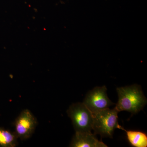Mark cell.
Returning a JSON list of instances; mask_svg holds the SVG:
<instances>
[{
    "label": "cell",
    "instance_id": "cell-7",
    "mask_svg": "<svg viewBox=\"0 0 147 147\" xmlns=\"http://www.w3.org/2000/svg\"><path fill=\"white\" fill-rule=\"evenodd\" d=\"M122 129L126 132L127 139L131 146L136 147L147 146V136L146 133L140 131H127L123 128Z\"/></svg>",
    "mask_w": 147,
    "mask_h": 147
},
{
    "label": "cell",
    "instance_id": "cell-3",
    "mask_svg": "<svg viewBox=\"0 0 147 147\" xmlns=\"http://www.w3.org/2000/svg\"><path fill=\"white\" fill-rule=\"evenodd\" d=\"M76 132H91L93 114L84 103L77 102L69 106L67 111Z\"/></svg>",
    "mask_w": 147,
    "mask_h": 147
},
{
    "label": "cell",
    "instance_id": "cell-5",
    "mask_svg": "<svg viewBox=\"0 0 147 147\" xmlns=\"http://www.w3.org/2000/svg\"><path fill=\"white\" fill-rule=\"evenodd\" d=\"M83 103L92 113L109 108L115 104L108 98L105 86L95 87L89 92Z\"/></svg>",
    "mask_w": 147,
    "mask_h": 147
},
{
    "label": "cell",
    "instance_id": "cell-6",
    "mask_svg": "<svg viewBox=\"0 0 147 147\" xmlns=\"http://www.w3.org/2000/svg\"><path fill=\"white\" fill-rule=\"evenodd\" d=\"M72 147H106L107 146L91 132H76L70 143Z\"/></svg>",
    "mask_w": 147,
    "mask_h": 147
},
{
    "label": "cell",
    "instance_id": "cell-2",
    "mask_svg": "<svg viewBox=\"0 0 147 147\" xmlns=\"http://www.w3.org/2000/svg\"><path fill=\"white\" fill-rule=\"evenodd\" d=\"M118 111L115 108H109L93 113L94 115L92 130L94 134H100L102 137L113 138L116 128L123 129L118 121Z\"/></svg>",
    "mask_w": 147,
    "mask_h": 147
},
{
    "label": "cell",
    "instance_id": "cell-4",
    "mask_svg": "<svg viewBox=\"0 0 147 147\" xmlns=\"http://www.w3.org/2000/svg\"><path fill=\"white\" fill-rule=\"evenodd\" d=\"M37 120L30 111L23 110L14 122L15 131L18 139H29L33 134L37 125Z\"/></svg>",
    "mask_w": 147,
    "mask_h": 147
},
{
    "label": "cell",
    "instance_id": "cell-8",
    "mask_svg": "<svg viewBox=\"0 0 147 147\" xmlns=\"http://www.w3.org/2000/svg\"><path fill=\"white\" fill-rule=\"evenodd\" d=\"M18 138L15 132L0 127V147H15Z\"/></svg>",
    "mask_w": 147,
    "mask_h": 147
},
{
    "label": "cell",
    "instance_id": "cell-1",
    "mask_svg": "<svg viewBox=\"0 0 147 147\" xmlns=\"http://www.w3.org/2000/svg\"><path fill=\"white\" fill-rule=\"evenodd\" d=\"M118 101L115 108L119 112L126 111L132 114L139 113L147 103L141 87L139 85L117 88Z\"/></svg>",
    "mask_w": 147,
    "mask_h": 147
}]
</instances>
